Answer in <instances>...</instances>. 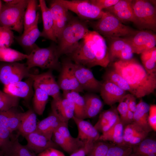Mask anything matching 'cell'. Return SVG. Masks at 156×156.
Returning <instances> with one entry per match:
<instances>
[{
    "label": "cell",
    "mask_w": 156,
    "mask_h": 156,
    "mask_svg": "<svg viewBox=\"0 0 156 156\" xmlns=\"http://www.w3.org/2000/svg\"><path fill=\"white\" fill-rule=\"evenodd\" d=\"M124 127L120 120L111 129L100 135L99 140L109 141L117 144H124L123 142Z\"/></svg>",
    "instance_id": "34"
},
{
    "label": "cell",
    "mask_w": 156,
    "mask_h": 156,
    "mask_svg": "<svg viewBox=\"0 0 156 156\" xmlns=\"http://www.w3.org/2000/svg\"><path fill=\"white\" fill-rule=\"evenodd\" d=\"M70 64L78 82L84 90L95 93L100 92L102 82L95 77L90 68L71 60Z\"/></svg>",
    "instance_id": "10"
},
{
    "label": "cell",
    "mask_w": 156,
    "mask_h": 156,
    "mask_svg": "<svg viewBox=\"0 0 156 156\" xmlns=\"http://www.w3.org/2000/svg\"><path fill=\"white\" fill-rule=\"evenodd\" d=\"M32 68H29L25 64L17 62H5L0 64V82L4 85L22 81L30 77L33 74Z\"/></svg>",
    "instance_id": "8"
},
{
    "label": "cell",
    "mask_w": 156,
    "mask_h": 156,
    "mask_svg": "<svg viewBox=\"0 0 156 156\" xmlns=\"http://www.w3.org/2000/svg\"><path fill=\"white\" fill-rule=\"evenodd\" d=\"M33 83V78L29 77L24 81H21L4 85L3 91L12 96L28 101L34 95Z\"/></svg>",
    "instance_id": "17"
},
{
    "label": "cell",
    "mask_w": 156,
    "mask_h": 156,
    "mask_svg": "<svg viewBox=\"0 0 156 156\" xmlns=\"http://www.w3.org/2000/svg\"><path fill=\"white\" fill-rule=\"evenodd\" d=\"M113 68L126 81L130 88V93L136 98H141L155 92L156 73L147 72L136 59L116 61Z\"/></svg>",
    "instance_id": "1"
},
{
    "label": "cell",
    "mask_w": 156,
    "mask_h": 156,
    "mask_svg": "<svg viewBox=\"0 0 156 156\" xmlns=\"http://www.w3.org/2000/svg\"><path fill=\"white\" fill-rule=\"evenodd\" d=\"M100 93L103 102L110 106L119 102L127 94V91L114 83L103 80Z\"/></svg>",
    "instance_id": "18"
},
{
    "label": "cell",
    "mask_w": 156,
    "mask_h": 156,
    "mask_svg": "<svg viewBox=\"0 0 156 156\" xmlns=\"http://www.w3.org/2000/svg\"><path fill=\"white\" fill-rule=\"evenodd\" d=\"M119 103L116 107L120 115V120L125 126L127 112L129 110L128 105L125 101L124 97Z\"/></svg>",
    "instance_id": "50"
},
{
    "label": "cell",
    "mask_w": 156,
    "mask_h": 156,
    "mask_svg": "<svg viewBox=\"0 0 156 156\" xmlns=\"http://www.w3.org/2000/svg\"><path fill=\"white\" fill-rule=\"evenodd\" d=\"M132 3L131 0H119L114 5L105 9V11L113 14L122 10L132 6Z\"/></svg>",
    "instance_id": "48"
},
{
    "label": "cell",
    "mask_w": 156,
    "mask_h": 156,
    "mask_svg": "<svg viewBox=\"0 0 156 156\" xmlns=\"http://www.w3.org/2000/svg\"><path fill=\"white\" fill-rule=\"evenodd\" d=\"M27 142L26 146L36 154H38L51 148L57 149L58 146L52 140L36 130L25 136Z\"/></svg>",
    "instance_id": "16"
},
{
    "label": "cell",
    "mask_w": 156,
    "mask_h": 156,
    "mask_svg": "<svg viewBox=\"0 0 156 156\" xmlns=\"http://www.w3.org/2000/svg\"><path fill=\"white\" fill-rule=\"evenodd\" d=\"M49 8L53 19L55 36L57 40L72 16L68 10L58 3L56 0L50 1Z\"/></svg>",
    "instance_id": "15"
},
{
    "label": "cell",
    "mask_w": 156,
    "mask_h": 156,
    "mask_svg": "<svg viewBox=\"0 0 156 156\" xmlns=\"http://www.w3.org/2000/svg\"><path fill=\"white\" fill-rule=\"evenodd\" d=\"M28 2V0H21L14 5L2 3L0 12V26L21 34L23 31L24 14Z\"/></svg>",
    "instance_id": "6"
},
{
    "label": "cell",
    "mask_w": 156,
    "mask_h": 156,
    "mask_svg": "<svg viewBox=\"0 0 156 156\" xmlns=\"http://www.w3.org/2000/svg\"><path fill=\"white\" fill-rule=\"evenodd\" d=\"M94 24L95 31L106 38L129 37L137 31L123 24L108 12L104 11L101 17Z\"/></svg>",
    "instance_id": "4"
},
{
    "label": "cell",
    "mask_w": 156,
    "mask_h": 156,
    "mask_svg": "<svg viewBox=\"0 0 156 156\" xmlns=\"http://www.w3.org/2000/svg\"><path fill=\"white\" fill-rule=\"evenodd\" d=\"M68 122H62L56 129L64 139L76 150L83 146L85 143L71 135L68 128Z\"/></svg>",
    "instance_id": "40"
},
{
    "label": "cell",
    "mask_w": 156,
    "mask_h": 156,
    "mask_svg": "<svg viewBox=\"0 0 156 156\" xmlns=\"http://www.w3.org/2000/svg\"><path fill=\"white\" fill-rule=\"evenodd\" d=\"M150 105L144 101L142 98L137 104L133 112V122L148 133L152 130L148 123V117Z\"/></svg>",
    "instance_id": "28"
},
{
    "label": "cell",
    "mask_w": 156,
    "mask_h": 156,
    "mask_svg": "<svg viewBox=\"0 0 156 156\" xmlns=\"http://www.w3.org/2000/svg\"><path fill=\"white\" fill-rule=\"evenodd\" d=\"M136 99L133 95L130 93L128 105L129 109L133 112L135 111L136 108L137 104Z\"/></svg>",
    "instance_id": "54"
},
{
    "label": "cell",
    "mask_w": 156,
    "mask_h": 156,
    "mask_svg": "<svg viewBox=\"0 0 156 156\" xmlns=\"http://www.w3.org/2000/svg\"><path fill=\"white\" fill-rule=\"evenodd\" d=\"M0 156H4L3 154L2 151L0 150Z\"/></svg>",
    "instance_id": "57"
},
{
    "label": "cell",
    "mask_w": 156,
    "mask_h": 156,
    "mask_svg": "<svg viewBox=\"0 0 156 156\" xmlns=\"http://www.w3.org/2000/svg\"><path fill=\"white\" fill-rule=\"evenodd\" d=\"M62 122H64L51 112L48 116L37 124L36 130L52 140L53 131Z\"/></svg>",
    "instance_id": "30"
},
{
    "label": "cell",
    "mask_w": 156,
    "mask_h": 156,
    "mask_svg": "<svg viewBox=\"0 0 156 156\" xmlns=\"http://www.w3.org/2000/svg\"><path fill=\"white\" fill-rule=\"evenodd\" d=\"M132 148L129 156H156V141L152 138H146Z\"/></svg>",
    "instance_id": "33"
},
{
    "label": "cell",
    "mask_w": 156,
    "mask_h": 156,
    "mask_svg": "<svg viewBox=\"0 0 156 156\" xmlns=\"http://www.w3.org/2000/svg\"><path fill=\"white\" fill-rule=\"evenodd\" d=\"M94 142L85 143L84 145L72 153L70 156H87L90 151Z\"/></svg>",
    "instance_id": "51"
},
{
    "label": "cell",
    "mask_w": 156,
    "mask_h": 156,
    "mask_svg": "<svg viewBox=\"0 0 156 156\" xmlns=\"http://www.w3.org/2000/svg\"><path fill=\"white\" fill-rule=\"evenodd\" d=\"M37 156H65L61 151L55 148H49L38 154Z\"/></svg>",
    "instance_id": "53"
},
{
    "label": "cell",
    "mask_w": 156,
    "mask_h": 156,
    "mask_svg": "<svg viewBox=\"0 0 156 156\" xmlns=\"http://www.w3.org/2000/svg\"><path fill=\"white\" fill-rule=\"evenodd\" d=\"M96 31L89 30L77 47L68 56L74 63L90 68L94 66L97 46Z\"/></svg>",
    "instance_id": "5"
},
{
    "label": "cell",
    "mask_w": 156,
    "mask_h": 156,
    "mask_svg": "<svg viewBox=\"0 0 156 156\" xmlns=\"http://www.w3.org/2000/svg\"><path fill=\"white\" fill-rule=\"evenodd\" d=\"M53 70H48L40 74L32 75L33 85L35 86L47 93L53 99L62 96L57 82L53 73Z\"/></svg>",
    "instance_id": "13"
},
{
    "label": "cell",
    "mask_w": 156,
    "mask_h": 156,
    "mask_svg": "<svg viewBox=\"0 0 156 156\" xmlns=\"http://www.w3.org/2000/svg\"><path fill=\"white\" fill-rule=\"evenodd\" d=\"M38 6L37 0H28L24 14L23 32L38 22L39 14L37 12Z\"/></svg>",
    "instance_id": "35"
},
{
    "label": "cell",
    "mask_w": 156,
    "mask_h": 156,
    "mask_svg": "<svg viewBox=\"0 0 156 156\" xmlns=\"http://www.w3.org/2000/svg\"><path fill=\"white\" fill-rule=\"evenodd\" d=\"M132 150V147L125 144H111L106 156H129Z\"/></svg>",
    "instance_id": "42"
},
{
    "label": "cell",
    "mask_w": 156,
    "mask_h": 156,
    "mask_svg": "<svg viewBox=\"0 0 156 156\" xmlns=\"http://www.w3.org/2000/svg\"><path fill=\"white\" fill-rule=\"evenodd\" d=\"M121 22H131L134 23L135 18L132 6L122 10L113 14Z\"/></svg>",
    "instance_id": "46"
},
{
    "label": "cell",
    "mask_w": 156,
    "mask_h": 156,
    "mask_svg": "<svg viewBox=\"0 0 156 156\" xmlns=\"http://www.w3.org/2000/svg\"><path fill=\"white\" fill-rule=\"evenodd\" d=\"M62 96L70 100L74 107V116L78 118H86L84 98L79 93L74 91H63Z\"/></svg>",
    "instance_id": "32"
},
{
    "label": "cell",
    "mask_w": 156,
    "mask_h": 156,
    "mask_svg": "<svg viewBox=\"0 0 156 156\" xmlns=\"http://www.w3.org/2000/svg\"><path fill=\"white\" fill-rule=\"evenodd\" d=\"M133 122V112L128 110L127 114L125 125L131 123Z\"/></svg>",
    "instance_id": "55"
},
{
    "label": "cell",
    "mask_w": 156,
    "mask_h": 156,
    "mask_svg": "<svg viewBox=\"0 0 156 156\" xmlns=\"http://www.w3.org/2000/svg\"><path fill=\"white\" fill-rule=\"evenodd\" d=\"M97 49L94 66L106 67L110 63L108 47L104 38L96 31Z\"/></svg>",
    "instance_id": "29"
},
{
    "label": "cell",
    "mask_w": 156,
    "mask_h": 156,
    "mask_svg": "<svg viewBox=\"0 0 156 156\" xmlns=\"http://www.w3.org/2000/svg\"><path fill=\"white\" fill-rule=\"evenodd\" d=\"M72 119L77 127L78 138L84 143L89 142H95L99 140L100 136L99 132L90 122L74 116Z\"/></svg>",
    "instance_id": "20"
},
{
    "label": "cell",
    "mask_w": 156,
    "mask_h": 156,
    "mask_svg": "<svg viewBox=\"0 0 156 156\" xmlns=\"http://www.w3.org/2000/svg\"><path fill=\"white\" fill-rule=\"evenodd\" d=\"M57 46L52 44L46 48H40L38 45L28 55L25 64L29 68L38 67L60 72L61 63Z\"/></svg>",
    "instance_id": "3"
},
{
    "label": "cell",
    "mask_w": 156,
    "mask_h": 156,
    "mask_svg": "<svg viewBox=\"0 0 156 156\" xmlns=\"http://www.w3.org/2000/svg\"><path fill=\"white\" fill-rule=\"evenodd\" d=\"M19 99L0 90V111L17 106Z\"/></svg>",
    "instance_id": "41"
},
{
    "label": "cell",
    "mask_w": 156,
    "mask_h": 156,
    "mask_svg": "<svg viewBox=\"0 0 156 156\" xmlns=\"http://www.w3.org/2000/svg\"><path fill=\"white\" fill-rule=\"evenodd\" d=\"M15 107L0 111V124L12 133L18 130L23 114L17 111Z\"/></svg>",
    "instance_id": "26"
},
{
    "label": "cell",
    "mask_w": 156,
    "mask_h": 156,
    "mask_svg": "<svg viewBox=\"0 0 156 156\" xmlns=\"http://www.w3.org/2000/svg\"><path fill=\"white\" fill-rule=\"evenodd\" d=\"M38 22L18 36L15 37V39L18 44L27 52V55L37 46L35 42L39 37L41 32L38 26Z\"/></svg>",
    "instance_id": "24"
},
{
    "label": "cell",
    "mask_w": 156,
    "mask_h": 156,
    "mask_svg": "<svg viewBox=\"0 0 156 156\" xmlns=\"http://www.w3.org/2000/svg\"><path fill=\"white\" fill-rule=\"evenodd\" d=\"M141 60L146 70L156 73V48L155 47L141 53Z\"/></svg>",
    "instance_id": "39"
},
{
    "label": "cell",
    "mask_w": 156,
    "mask_h": 156,
    "mask_svg": "<svg viewBox=\"0 0 156 156\" xmlns=\"http://www.w3.org/2000/svg\"><path fill=\"white\" fill-rule=\"evenodd\" d=\"M58 146H60L65 152L71 154L76 150L64 138L60 133L55 129L53 131L52 139Z\"/></svg>",
    "instance_id": "45"
},
{
    "label": "cell",
    "mask_w": 156,
    "mask_h": 156,
    "mask_svg": "<svg viewBox=\"0 0 156 156\" xmlns=\"http://www.w3.org/2000/svg\"><path fill=\"white\" fill-rule=\"evenodd\" d=\"M43 24V29L40 33V37L51 40L57 43L54 28V24L52 15L49 8H48L44 0L39 1Z\"/></svg>",
    "instance_id": "21"
},
{
    "label": "cell",
    "mask_w": 156,
    "mask_h": 156,
    "mask_svg": "<svg viewBox=\"0 0 156 156\" xmlns=\"http://www.w3.org/2000/svg\"><path fill=\"white\" fill-rule=\"evenodd\" d=\"M101 112L99 119L94 126L99 132L103 133L112 128L120 120L117 108L114 106Z\"/></svg>",
    "instance_id": "23"
},
{
    "label": "cell",
    "mask_w": 156,
    "mask_h": 156,
    "mask_svg": "<svg viewBox=\"0 0 156 156\" xmlns=\"http://www.w3.org/2000/svg\"><path fill=\"white\" fill-rule=\"evenodd\" d=\"M14 39L12 31L0 26V47H9L14 43Z\"/></svg>",
    "instance_id": "43"
},
{
    "label": "cell",
    "mask_w": 156,
    "mask_h": 156,
    "mask_svg": "<svg viewBox=\"0 0 156 156\" xmlns=\"http://www.w3.org/2000/svg\"><path fill=\"white\" fill-rule=\"evenodd\" d=\"M124 38L131 46L133 53L141 54L155 47L156 35L152 31H137L133 35Z\"/></svg>",
    "instance_id": "11"
},
{
    "label": "cell",
    "mask_w": 156,
    "mask_h": 156,
    "mask_svg": "<svg viewBox=\"0 0 156 156\" xmlns=\"http://www.w3.org/2000/svg\"><path fill=\"white\" fill-rule=\"evenodd\" d=\"M89 31L85 21L71 16L57 40L60 56L72 53Z\"/></svg>",
    "instance_id": "2"
},
{
    "label": "cell",
    "mask_w": 156,
    "mask_h": 156,
    "mask_svg": "<svg viewBox=\"0 0 156 156\" xmlns=\"http://www.w3.org/2000/svg\"><path fill=\"white\" fill-rule=\"evenodd\" d=\"M111 144L105 141L98 140L94 143L92 148L87 156H106Z\"/></svg>",
    "instance_id": "44"
},
{
    "label": "cell",
    "mask_w": 156,
    "mask_h": 156,
    "mask_svg": "<svg viewBox=\"0 0 156 156\" xmlns=\"http://www.w3.org/2000/svg\"><path fill=\"white\" fill-rule=\"evenodd\" d=\"M103 80L109 81L123 90L130 92V87L126 81L113 68L106 70L103 76Z\"/></svg>",
    "instance_id": "38"
},
{
    "label": "cell",
    "mask_w": 156,
    "mask_h": 156,
    "mask_svg": "<svg viewBox=\"0 0 156 156\" xmlns=\"http://www.w3.org/2000/svg\"><path fill=\"white\" fill-rule=\"evenodd\" d=\"M148 124L152 130L156 131V105H150L148 117Z\"/></svg>",
    "instance_id": "52"
},
{
    "label": "cell",
    "mask_w": 156,
    "mask_h": 156,
    "mask_svg": "<svg viewBox=\"0 0 156 156\" xmlns=\"http://www.w3.org/2000/svg\"><path fill=\"white\" fill-rule=\"evenodd\" d=\"M110 62L116 60H128L133 58L131 47L124 38H107Z\"/></svg>",
    "instance_id": "14"
},
{
    "label": "cell",
    "mask_w": 156,
    "mask_h": 156,
    "mask_svg": "<svg viewBox=\"0 0 156 156\" xmlns=\"http://www.w3.org/2000/svg\"><path fill=\"white\" fill-rule=\"evenodd\" d=\"M132 6L135 18L133 23L140 29L155 32L156 8L153 1L132 0Z\"/></svg>",
    "instance_id": "7"
},
{
    "label": "cell",
    "mask_w": 156,
    "mask_h": 156,
    "mask_svg": "<svg viewBox=\"0 0 156 156\" xmlns=\"http://www.w3.org/2000/svg\"><path fill=\"white\" fill-rule=\"evenodd\" d=\"M28 55L9 47H0V61L5 62H17L27 59Z\"/></svg>",
    "instance_id": "37"
},
{
    "label": "cell",
    "mask_w": 156,
    "mask_h": 156,
    "mask_svg": "<svg viewBox=\"0 0 156 156\" xmlns=\"http://www.w3.org/2000/svg\"><path fill=\"white\" fill-rule=\"evenodd\" d=\"M2 1L0 0V12L1 11V8H2Z\"/></svg>",
    "instance_id": "58"
},
{
    "label": "cell",
    "mask_w": 156,
    "mask_h": 156,
    "mask_svg": "<svg viewBox=\"0 0 156 156\" xmlns=\"http://www.w3.org/2000/svg\"><path fill=\"white\" fill-rule=\"evenodd\" d=\"M83 96L85 101L86 118L94 117L101 112L104 104L99 95L95 93L88 92Z\"/></svg>",
    "instance_id": "27"
},
{
    "label": "cell",
    "mask_w": 156,
    "mask_h": 156,
    "mask_svg": "<svg viewBox=\"0 0 156 156\" xmlns=\"http://www.w3.org/2000/svg\"><path fill=\"white\" fill-rule=\"evenodd\" d=\"M20 134L13 136L9 142L1 150L4 156H37L26 146L19 142L18 137Z\"/></svg>",
    "instance_id": "25"
},
{
    "label": "cell",
    "mask_w": 156,
    "mask_h": 156,
    "mask_svg": "<svg viewBox=\"0 0 156 156\" xmlns=\"http://www.w3.org/2000/svg\"><path fill=\"white\" fill-rule=\"evenodd\" d=\"M119 0H91L90 2L101 10L106 9L114 5Z\"/></svg>",
    "instance_id": "49"
},
{
    "label": "cell",
    "mask_w": 156,
    "mask_h": 156,
    "mask_svg": "<svg viewBox=\"0 0 156 156\" xmlns=\"http://www.w3.org/2000/svg\"><path fill=\"white\" fill-rule=\"evenodd\" d=\"M71 60L64 59L61 64L57 83L60 90L63 91H74L79 93L83 92L84 90L78 82L72 69Z\"/></svg>",
    "instance_id": "12"
},
{
    "label": "cell",
    "mask_w": 156,
    "mask_h": 156,
    "mask_svg": "<svg viewBox=\"0 0 156 156\" xmlns=\"http://www.w3.org/2000/svg\"><path fill=\"white\" fill-rule=\"evenodd\" d=\"M34 92L33 98V110L35 113L42 115L48 102L49 95L45 92L33 85Z\"/></svg>",
    "instance_id": "36"
},
{
    "label": "cell",
    "mask_w": 156,
    "mask_h": 156,
    "mask_svg": "<svg viewBox=\"0 0 156 156\" xmlns=\"http://www.w3.org/2000/svg\"><path fill=\"white\" fill-rule=\"evenodd\" d=\"M148 133L140 126L133 122L124 126L123 143L132 147L146 138Z\"/></svg>",
    "instance_id": "22"
},
{
    "label": "cell",
    "mask_w": 156,
    "mask_h": 156,
    "mask_svg": "<svg viewBox=\"0 0 156 156\" xmlns=\"http://www.w3.org/2000/svg\"><path fill=\"white\" fill-rule=\"evenodd\" d=\"M36 114L32 109L23 113L18 130L20 134L24 137L36 130L37 124Z\"/></svg>",
    "instance_id": "31"
},
{
    "label": "cell",
    "mask_w": 156,
    "mask_h": 156,
    "mask_svg": "<svg viewBox=\"0 0 156 156\" xmlns=\"http://www.w3.org/2000/svg\"><path fill=\"white\" fill-rule=\"evenodd\" d=\"M51 112L62 121L68 122L74 116V107L72 102L62 96L53 99L51 103Z\"/></svg>",
    "instance_id": "19"
},
{
    "label": "cell",
    "mask_w": 156,
    "mask_h": 156,
    "mask_svg": "<svg viewBox=\"0 0 156 156\" xmlns=\"http://www.w3.org/2000/svg\"><path fill=\"white\" fill-rule=\"evenodd\" d=\"M21 0H4L3 1L7 4L14 5L17 4L20 2Z\"/></svg>",
    "instance_id": "56"
},
{
    "label": "cell",
    "mask_w": 156,
    "mask_h": 156,
    "mask_svg": "<svg viewBox=\"0 0 156 156\" xmlns=\"http://www.w3.org/2000/svg\"><path fill=\"white\" fill-rule=\"evenodd\" d=\"M68 10L74 12L80 19L85 21L99 19L102 16L104 11L87 0H56Z\"/></svg>",
    "instance_id": "9"
},
{
    "label": "cell",
    "mask_w": 156,
    "mask_h": 156,
    "mask_svg": "<svg viewBox=\"0 0 156 156\" xmlns=\"http://www.w3.org/2000/svg\"><path fill=\"white\" fill-rule=\"evenodd\" d=\"M13 136L12 132L0 124V150L6 145Z\"/></svg>",
    "instance_id": "47"
}]
</instances>
